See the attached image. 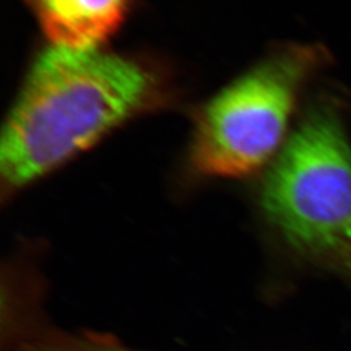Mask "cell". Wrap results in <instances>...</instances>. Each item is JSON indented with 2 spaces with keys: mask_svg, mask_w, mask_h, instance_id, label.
Wrapping results in <instances>:
<instances>
[{
  "mask_svg": "<svg viewBox=\"0 0 351 351\" xmlns=\"http://www.w3.org/2000/svg\"><path fill=\"white\" fill-rule=\"evenodd\" d=\"M259 201L289 250L351 284V146L333 106L303 119L264 177Z\"/></svg>",
  "mask_w": 351,
  "mask_h": 351,
  "instance_id": "2",
  "label": "cell"
},
{
  "mask_svg": "<svg viewBox=\"0 0 351 351\" xmlns=\"http://www.w3.org/2000/svg\"><path fill=\"white\" fill-rule=\"evenodd\" d=\"M14 313L11 317V342L14 351H138L117 339L97 332H66L34 317Z\"/></svg>",
  "mask_w": 351,
  "mask_h": 351,
  "instance_id": "5",
  "label": "cell"
},
{
  "mask_svg": "<svg viewBox=\"0 0 351 351\" xmlns=\"http://www.w3.org/2000/svg\"><path fill=\"white\" fill-rule=\"evenodd\" d=\"M52 45L97 49L125 21L132 0H24Z\"/></svg>",
  "mask_w": 351,
  "mask_h": 351,
  "instance_id": "4",
  "label": "cell"
},
{
  "mask_svg": "<svg viewBox=\"0 0 351 351\" xmlns=\"http://www.w3.org/2000/svg\"><path fill=\"white\" fill-rule=\"evenodd\" d=\"M162 98L159 75L137 59L98 47L42 51L3 130V195L49 175Z\"/></svg>",
  "mask_w": 351,
  "mask_h": 351,
  "instance_id": "1",
  "label": "cell"
},
{
  "mask_svg": "<svg viewBox=\"0 0 351 351\" xmlns=\"http://www.w3.org/2000/svg\"><path fill=\"white\" fill-rule=\"evenodd\" d=\"M315 46L281 49L241 75L198 114L190 162L202 175L245 177L276 156L302 88L322 65Z\"/></svg>",
  "mask_w": 351,
  "mask_h": 351,
  "instance_id": "3",
  "label": "cell"
}]
</instances>
